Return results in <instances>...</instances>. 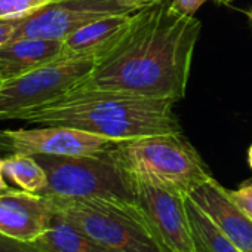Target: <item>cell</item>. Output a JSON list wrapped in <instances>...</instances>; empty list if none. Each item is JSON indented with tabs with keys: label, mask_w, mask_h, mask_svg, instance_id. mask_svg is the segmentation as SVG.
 I'll return each instance as SVG.
<instances>
[{
	"label": "cell",
	"mask_w": 252,
	"mask_h": 252,
	"mask_svg": "<svg viewBox=\"0 0 252 252\" xmlns=\"http://www.w3.org/2000/svg\"><path fill=\"white\" fill-rule=\"evenodd\" d=\"M200 30V21L175 11L172 0H152L137 11L128 32L71 91L177 102L186 96Z\"/></svg>",
	"instance_id": "1"
},
{
	"label": "cell",
	"mask_w": 252,
	"mask_h": 252,
	"mask_svg": "<svg viewBox=\"0 0 252 252\" xmlns=\"http://www.w3.org/2000/svg\"><path fill=\"white\" fill-rule=\"evenodd\" d=\"M172 99H150L107 92L71 91L40 107L9 116L32 125L71 126L113 141L183 134Z\"/></svg>",
	"instance_id": "2"
},
{
	"label": "cell",
	"mask_w": 252,
	"mask_h": 252,
	"mask_svg": "<svg viewBox=\"0 0 252 252\" xmlns=\"http://www.w3.org/2000/svg\"><path fill=\"white\" fill-rule=\"evenodd\" d=\"M110 152L135 181L184 196L212 178L206 163L183 134L125 140L111 146Z\"/></svg>",
	"instance_id": "3"
},
{
	"label": "cell",
	"mask_w": 252,
	"mask_h": 252,
	"mask_svg": "<svg viewBox=\"0 0 252 252\" xmlns=\"http://www.w3.org/2000/svg\"><path fill=\"white\" fill-rule=\"evenodd\" d=\"M46 197L58 215L110 252H165L138 203Z\"/></svg>",
	"instance_id": "4"
},
{
	"label": "cell",
	"mask_w": 252,
	"mask_h": 252,
	"mask_svg": "<svg viewBox=\"0 0 252 252\" xmlns=\"http://www.w3.org/2000/svg\"><path fill=\"white\" fill-rule=\"evenodd\" d=\"M34 158L48 175L43 196L137 203V181L116 160L110 147L86 156Z\"/></svg>",
	"instance_id": "5"
},
{
	"label": "cell",
	"mask_w": 252,
	"mask_h": 252,
	"mask_svg": "<svg viewBox=\"0 0 252 252\" xmlns=\"http://www.w3.org/2000/svg\"><path fill=\"white\" fill-rule=\"evenodd\" d=\"M102 55L63 57L30 73L3 80L0 88V120L68 94L94 71Z\"/></svg>",
	"instance_id": "6"
},
{
	"label": "cell",
	"mask_w": 252,
	"mask_h": 252,
	"mask_svg": "<svg viewBox=\"0 0 252 252\" xmlns=\"http://www.w3.org/2000/svg\"><path fill=\"white\" fill-rule=\"evenodd\" d=\"M150 2L152 0H60L21 18L12 39L37 37L64 40L96 20L135 12Z\"/></svg>",
	"instance_id": "7"
},
{
	"label": "cell",
	"mask_w": 252,
	"mask_h": 252,
	"mask_svg": "<svg viewBox=\"0 0 252 252\" xmlns=\"http://www.w3.org/2000/svg\"><path fill=\"white\" fill-rule=\"evenodd\" d=\"M184 194L137 181V203L165 252H197Z\"/></svg>",
	"instance_id": "8"
},
{
	"label": "cell",
	"mask_w": 252,
	"mask_h": 252,
	"mask_svg": "<svg viewBox=\"0 0 252 252\" xmlns=\"http://www.w3.org/2000/svg\"><path fill=\"white\" fill-rule=\"evenodd\" d=\"M2 135L14 153L29 156H86L104 152L119 143L71 126L58 125L36 129H8Z\"/></svg>",
	"instance_id": "9"
},
{
	"label": "cell",
	"mask_w": 252,
	"mask_h": 252,
	"mask_svg": "<svg viewBox=\"0 0 252 252\" xmlns=\"http://www.w3.org/2000/svg\"><path fill=\"white\" fill-rule=\"evenodd\" d=\"M54 209L49 197L26 190H0V233L34 242L49 227Z\"/></svg>",
	"instance_id": "10"
},
{
	"label": "cell",
	"mask_w": 252,
	"mask_h": 252,
	"mask_svg": "<svg viewBox=\"0 0 252 252\" xmlns=\"http://www.w3.org/2000/svg\"><path fill=\"white\" fill-rule=\"evenodd\" d=\"M243 252H252V218L214 177L187 194Z\"/></svg>",
	"instance_id": "11"
},
{
	"label": "cell",
	"mask_w": 252,
	"mask_h": 252,
	"mask_svg": "<svg viewBox=\"0 0 252 252\" xmlns=\"http://www.w3.org/2000/svg\"><path fill=\"white\" fill-rule=\"evenodd\" d=\"M64 57V40L17 37L0 46V77L15 79Z\"/></svg>",
	"instance_id": "12"
},
{
	"label": "cell",
	"mask_w": 252,
	"mask_h": 252,
	"mask_svg": "<svg viewBox=\"0 0 252 252\" xmlns=\"http://www.w3.org/2000/svg\"><path fill=\"white\" fill-rule=\"evenodd\" d=\"M135 14L137 11L129 14L110 15L82 27L64 39V57L105 54L128 32L135 20Z\"/></svg>",
	"instance_id": "13"
},
{
	"label": "cell",
	"mask_w": 252,
	"mask_h": 252,
	"mask_svg": "<svg viewBox=\"0 0 252 252\" xmlns=\"http://www.w3.org/2000/svg\"><path fill=\"white\" fill-rule=\"evenodd\" d=\"M32 243L42 252H110L55 211L51 227Z\"/></svg>",
	"instance_id": "14"
},
{
	"label": "cell",
	"mask_w": 252,
	"mask_h": 252,
	"mask_svg": "<svg viewBox=\"0 0 252 252\" xmlns=\"http://www.w3.org/2000/svg\"><path fill=\"white\" fill-rule=\"evenodd\" d=\"M186 205L197 252H243L189 196L186 197Z\"/></svg>",
	"instance_id": "15"
},
{
	"label": "cell",
	"mask_w": 252,
	"mask_h": 252,
	"mask_svg": "<svg viewBox=\"0 0 252 252\" xmlns=\"http://www.w3.org/2000/svg\"><path fill=\"white\" fill-rule=\"evenodd\" d=\"M3 175L30 193L43 194L48 187V175L34 156L14 153L3 159Z\"/></svg>",
	"instance_id": "16"
},
{
	"label": "cell",
	"mask_w": 252,
	"mask_h": 252,
	"mask_svg": "<svg viewBox=\"0 0 252 252\" xmlns=\"http://www.w3.org/2000/svg\"><path fill=\"white\" fill-rule=\"evenodd\" d=\"M60 0H0V20L24 18Z\"/></svg>",
	"instance_id": "17"
},
{
	"label": "cell",
	"mask_w": 252,
	"mask_h": 252,
	"mask_svg": "<svg viewBox=\"0 0 252 252\" xmlns=\"http://www.w3.org/2000/svg\"><path fill=\"white\" fill-rule=\"evenodd\" d=\"M231 199L252 218V183H245L237 190H228Z\"/></svg>",
	"instance_id": "18"
},
{
	"label": "cell",
	"mask_w": 252,
	"mask_h": 252,
	"mask_svg": "<svg viewBox=\"0 0 252 252\" xmlns=\"http://www.w3.org/2000/svg\"><path fill=\"white\" fill-rule=\"evenodd\" d=\"M0 252H42L32 242H23L0 233Z\"/></svg>",
	"instance_id": "19"
},
{
	"label": "cell",
	"mask_w": 252,
	"mask_h": 252,
	"mask_svg": "<svg viewBox=\"0 0 252 252\" xmlns=\"http://www.w3.org/2000/svg\"><path fill=\"white\" fill-rule=\"evenodd\" d=\"M208 0H172V6L175 11L184 14V15H190L194 17V14L197 12V9Z\"/></svg>",
	"instance_id": "20"
},
{
	"label": "cell",
	"mask_w": 252,
	"mask_h": 252,
	"mask_svg": "<svg viewBox=\"0 0 252 252\" xmlns=\"http://www.w3.org/2000/svg\"><path fill=\"white\" fill-rule=\"evenodd\" d=\"M21 23V18H14V20H0V46L6 43L12 36L15 34L18 26Z\"/></svg>",
	"instance_id": "21"
},
{
	"label": "cell",
	"mask_w": 252,
	"mask_h": 252,
	"mask_svg": "<svg viewBox=\"0 0 252 252\" xmlns=\"http://www.w3.org/2000/svg\"><path fill=\"white\" fill-rule=\"evenodd\" d=\"M3 177H5V175H3V159H0V190H6V189H9Z\"/></svg>",
	"instance_id": "22"
},
{
	"label": "cell",
	"mask_w": 252,
	"mask_h": 252,
	"mask_svg": "<svg viewBox=\"0 0 252 252\" xmlns=\"http://www.w3.org/2000/svg\"><path fill=\"white\" fill-rule=\"evenodd\" d=\"M248 163L252 168V146L249 147V152H248Z\"/></svg>",
	"instance_id": "23"
},
{
	"label": "cell",
	"mask_w": 252,
	"mask_h": 252,
	"mask_svg": "<svg viewBox=\"0 0 252 252\" xmlns=\"http://www.w3.org/2000/svg\"><path fill=\"white\" fill-rule=\"evenodd\" d=\"M215 3H220V5H228V3H231L233 0H214Z\"/></svg>",
	"instance_id": "24"
},
{
	"label": "cell",
	"mask_w": 252,
	"mask_h": 252,
	"mask_svg": "<svg viewBox=\"0 0 252 252\" xmlns=\"http://www.w3.org/2000/svg\"><path fill=\"white\" fill-rule=\"evenodd\" d=\"M246 17L249 18V21L252 23V8H249L248 11H246Z\"/></svg>",
	"instance_id": "25"
},
{
	"label": "cell",
	"mask_w": 252,
	"mask_h": 252,
	"mask_svg": "<svg viewBox=\"0 0 252 252\" xmlns=\"http://www.w3.org/2000/svg\"><path fill=\"white\" fill-rule=\"evenodd\" d=\"M2 83H3V80H2V77H0V88H2Z\"/></svg>",
	"instance_id": "26"
}]
</instances>
